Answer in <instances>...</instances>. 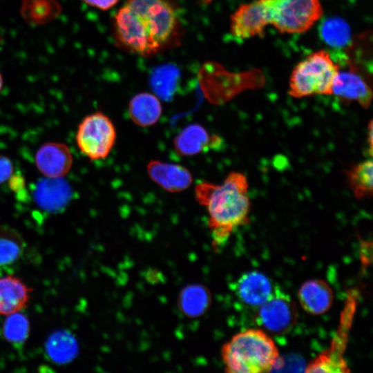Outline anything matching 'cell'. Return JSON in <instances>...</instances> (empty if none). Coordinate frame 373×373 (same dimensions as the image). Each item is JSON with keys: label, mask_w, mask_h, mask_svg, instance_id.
I'll list each match as a JSON object with an SVG mask.
<instances>
[{"label": "cell", "mask_w": 373, "mask_h": 373, "mask_svg": "<svg viewBox=\"0 0 373 373\" xmlns=\"http://www.w3.org/2000/svg\"><path fill=\"white\" fill-rule=\"evenodd\" d=\"M13 169L10 160L0 155V184L5 182L11 177Z\"/></svg>", "instance_id": "26"}, {"label": "cell", "mask_w": 373, "mask_h": 373, "mask_svg": "<svg viewBox=\"0 0 373 373\" xmlns=\"http://www.w3.org/2000/svg\"><path fill=\"white\" fill-rule=\"evenodd\" d=\"M267 25L262 0L243 3L230 16V34L238 41L262 37Z\"/></svg>", "instance_id": "8"}, {"label": "cell", "mask_w": 373, "mask_h": 373, "mask_svg": "<svg viewBox=\"0 0 373 373\" xmlns=\"http://www.w3.org/2000/svg\"><path fill=\"white\" fill-rule=\"evenodd\" d=\"M128 111L131 120L135 124L147 127L157 123L162 115V107L155 94L142 92L131 99Z\"/></svg>", "instance_id": "17"}, {"label": "cell", "mask_w": 373, "mask_h": 373, "mask_svg": "<svg viewBox=\"0 0 373 373\" xmlns=\"http://www.w3.org/2000/svg\"><path fill=\"white\" fill-rule=\"evenodd\" d=\"M61 10L57 0H23L20 13L27 23L37 26L55 19Z\"/></svg>", "instance_id": "20"}, {"label": "cell", "mask_w": 373, "mask_h": 373, "mask_svg": "<svg viewBox=\"0 0 373 373\" xmlns=\"http://www.w3.org/2000/svg\"><path fill=\"white\" fill-rule=\"evenodd\" d=\"M180 80L179 69L172 64H164L153 69L150 84L154 94L164 101H170L178 90Z\"/></svg>", "instance_id": "21"}, {"label": "cell", "mask_w": 373, "mask_h": 373, "mask_svg": "<svg viewBox=\"0 0 373 373\" xmlns=\"http://www.w3.org/2000/svg\"><path fill=\"white\" fill-rule=\"evenodd\" d=\"M350 1H354V0H350Z\"/></svg>", "instance_id": "30"}, {"label": "cell", "mask_w": 373, "mask_h": 373, "mask_svg": "<svg viewBox=\"0 0 373 373\" xmlns=\"http://www.w3.org/2000/svg\"><path fill=\"white\" fill-rule=\"evenodd\" d=\"M298 319V309L290 296L274 285L270 297L256 309V323L265 330L282 334L290 331Z\"/></svg>", "instance_id": "7"}, {"label": "cell", "mask_w": 373, "mask_h": 373, "mask_svg": "<svg viewBox=\"0 0 373 373\" xmlns=\"http://www.w3.org/2000/svg\"><path fill=\"white\" fill-rule=\"evenodd\" d=\"M2 86H3V78H2V76L0 73V91L2 88Z\"/></svg>", "instance_id": "29"}, {"label": "cell", "mask_w": 373, "mask_h": 373, "mask_svg": "<svg viewBox=\"0 0 373 373\" xmlns=\"http://www.w3.org/2000/svg\"><path fill=\"white\" fill-rule=\"evenodd\" d=\"M71 194L70 186L63 177H46L37 182L34 198L41 209L54 213L67 205Z\"/></svg>", "instance_id": "13"}, {"label": "cell", "mask_w": 373, "mask_h": 373, "mask_svg": "<svg viewBox=\"0 0 373 373\" xmlns=\"http://www.w3.org/2000/svg\"><path fill=\"white\" fill-rule=\"evenodd\" d=\"M25 248V240L18 231L0 225V266L15 262L23 255Z\"/></svg>", "instance_id": "24"}, {"label": "cell", "mask_w": 373, "mask_h": 373, "mask_svg": "<svg viewBox=\"0 0 373 373\" xmlns=\"http://www.w3.org/2000/svg\"><path fill=\"white\" fill-rule=\"evenodd\" d=\"M298 298L305 311L318 315L327 312L333 301V293L328 284L320 279L305 282L298 291Z\"/></svg>", "instance_id": "16"}, {"label": "cell", "mask_w": 373, "mask_h": 373, "mask_svg": "<svg viewBox=\"0 0 373 373\" xmlns=\"http://www.w3.org/2000/svg\"><path fill=\"white\" fill-rule=\"evenodd\" d=\"M367 143L370 144L368 153L370 155V157H372V120H370L369 126H368Z\"/></svg>", "instance_id": "28"}, {"label": "cell", "mask_w": 373, "mask_h": 373, "mask_svg": "<svg viewBox=\"0 0 373 373\" xmlns=\"http://www.w3.org/2000/svg\"><path fill=\"white\" fill-rule=\"evenodd\" d=\"M248 188L246 175L237 171L229 173L222 184L201 182L195 186V199L209 214L214 247L224 245L234 229L248 222L251 209Z\"/></svg>", "instance_id": "2"}, {"label": "cell", "mask_w": 373, "mask_h": 373, "mask_svg": "<svg viewBox=\"0 0 373 373\" xmlns=\"http://www.w3.org/2000/svg\"><path fill=\"white\" fill-rule=\"evenodd\" d=\"M35 164L39 171L46 177L61 178L70 170L73 156L66 144L46 142L37 150Z\"/></svg>", "instance_id": "11"}, {"label": "cell", "mask_w": 373, "mask_h": 373, "mask_svg": "<svg viewBox=\"0 0 373 373\" xmlns=\"http://www.w3.org/2000/svg\"><path fill=\"white\" fill-rule=\"evenodd\" d=\"M45 347L48 358L59 365L71 362L79 352L76 338L66 330H59L51 334L46 342Z\"/></svg>", "instance_id": "18"}, {"label": "cell", "mask_w": 373, "mask_h": 373, "mask_svg": "<svg viewBox=\"0 0 373 373\" xmlns=\"http://www.w3.org/2000/svg\"><path fill=\"white\" fill-rule=\"evenodd\" d=\"M339 69V66L327 51L314 52L293 69L288 93L296 98L312 95H332Z\"/></svg>", "instance_id": "4"}, {"label": "cell", "mask_w": 373, "mask_h": 373, "mask_svg": "<svg viewBox=\"0 0 373 373\" xmlns=\"http://www.w3.org/2000/svg\"><path fill=\"white\" fill-rule=\"evenodd\" d=\"M318 30L321 39L332 48H343L351 43L350 27L340 17H331L324 19L320 23Z\"/></svg>", "instance_id": "23"}, {"label": "cell", "mask_w": 373, "mask_h": 373, "mask_svg": "<svg viewBox=\"0 0 373 373\" xmlns=\"http://www.w3.org/2000/svg\"><path fill=\"white\" fill-rule=\"evenodd\" d=\"M274 288V284L264 274L251 271L238 278L235 294L243 304L256 309L270 297Z\"/></svg>", "instance_id": "12"}, {"label": "cell", "mask_w": 373, "mask_h": 373, "mask_svg": "<svg viewBox=\"0 0 373 373\" xmlns=\"http://www.w3.org/2000/svg\"><path fill=\"white\" fill-rule=\"evenodd\" d=\"M113 19L119 47L140 56L178 46L182 37L180 7L174 0H126Z\"/></svg>", "instance_id": "1"}, {"label": "cell", "mask_w": 373, "mask_h": 373, "mask_svg": "<svg viewBox=\"0 0 373 373\" xmlns=\"http://www.w3.org/2000/svg\"><path fill=\"white\" fill-rule=\"evenodd\" d=\"M88 5L100 9L108 10L113 8L119 0H82Z\"/></svg>", "instance_id": "27"}, {"label": "cell", "mask_w": 373, "mask_h": 373, "mask_svg": "<svg viewBox=\"0 0 373 373\" xmlns=\"http://www.w3.org/2000/svg\"><path fill=\"white\" fill-rule=\"evenodd\" d=\"M220 353L225 371L230 373L270 372L279 358L273 340L258 329L235 334L222 345Z\"/></svg>", "instance_id": "3"}, {"label": "cell", "mask_w": 373, "mask_h": 373, "mask_svg": "<svg viewBox=\"0 0 373 373\" xmlns=\"http://www.w3.org/2000/svg\"><path fill=\"white\" fill-rule=\"evenodd\" d=\"M6 316L2 326L3 338L12 344H22L30 334V325L28 318L21 312Z\"/></svg>", "instance_id": "25"}, {"label": "cell", "mask_w": 373, "mask_h": 373, "mask_svg": "<svg viewBox=\"0 0 373 373\" xmlns=\"http://www.w3.org/2000/svg\"><path fill=\"white\" fill-rule=\"evenodd\" d=\"M31 289L19 277L8 275L0 278V315L21 312L29 303Z\"/></svg>", "instance_id": "15"}, {"label": "cell", "mask_w": 373, "mask_h": 373, "mask_svg": "<svg viewBox=\"0 0 373 373\" xmlns=\"http://www.w3.org/2000/svg\"><path fill=\"white\" fill-rule=\"evenodd\" d=\"M211 303L209 291L203 285H191L184 288L179 296L178 306L181 312L189 317L203 314Z\"/></svg>", "instance_id": "22"}, {"label": "cell", "mask_w": 373, "mask_h": 373, "mask_svg": "<svg viewBox=\"0 0 373 373\" xmlns=\"http://www.w3.org/2000/svg\"><path fill=\"white\" fill-rule=\"evenodd\" d=\"M146 171L155 183L170 193L183 191L193 182L190 171L180 164L153 160L148 162Z\"/></svg>", "instance_id": "10"}, {"label": "cell", "mask_w": 373, "mask_h": 373, "mask_svg": "<svg viewBox=\"0 0 373 373\" xmlns=\"http://www.w3.org/2000/svg\"><path fill=\"white\" fill-rule=\"evenodd\" d=\"M346 182L357 200L372 196L373 162L372 157L353 164L345 171Z\"/></svg>", "instance_id": "19"}, {"label": "cell", "mask_w": 373, "mask_h": 373, "mask_svg": "<svg viewBox=\"0 0 373 373\" xmlns=\"http://www.w3.org/2000/svg\"><path fill=\"white\" fill-rule=\"evenodd\" d=\"M268 25L280 32L296 34L308 30L323 15L319 0H262Z\"/></svg>", "instance_id": "5"}, {"label": "cell", "mask_w": 373, "mask_h": 373, "mask_svg": "<svg viewBox=\"0 0 373 373\" xmlns=\"http://www.w3.org/2000/svg\"><path fill=\"white\" fill-rule=\"evenodd\" d=\"M332 95L344 102H358L364 108L369 107L372 98L370 86L354 69H339L333 84Z\"/></svg>", "instance_id": "9"}, {"label": "cell", "mask_w": 373, "mask_h": 373, "mask_svg": "<svg viewBox=\"0 0 373 373\" xmlns=\"http://www.w3.org/2000/svg\"><path fill=\"white\" fill-rule=\"evenodd\" d=\"M222 141L219 136L210 135L200 124H190L175 137L173 145L178 155L193 156L219 146Z\"/></svg>", "instance_id": "14"}, {"label": "cell", "mask_w": 373, "mask_h": 373, "mask_svg": "<svg viewBox=\"0 0 373 373\" xmlns=\"http://www.w3.org/2000/svg\"><path fill=\"white\" fill-rule=\"evenodd\" d=\"M117 137L111 119L102 112L87 115L78 126L76 142L82 153L91 160L106 158Z\"/></svg>", "instance_id": "6"}]
</instances>
